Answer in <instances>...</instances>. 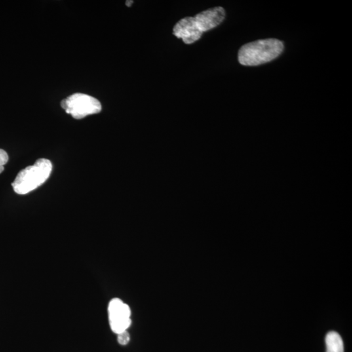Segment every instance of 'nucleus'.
Here are the masks:
<instances>
[{"mask_svg":"<svg viewBox=\"0 0 352 352\" xmlns=\"http://www.w3.org/2000/svg\"><path fill=\"white\" fill-rule=\"evenodd\" d=\"M61 105L67 114L77 119L100 113L102 110L101 103L97 99L81 93L71 95L63 100Z\"/></svg>","mask_w":352,"mask_h":352,"instance_id":"3","label":"nucleus"},{"mask_svg":"<svg viewBox=\"0 0 352 352\" xmlns=\"http://www.w3.org/2000/svg\"><path fill=\"white\" fill-rule=\"evenodd\" d=\"M52 164L49 160L38 159L33 165L21 170L12 183V188L18 195H26L41 186L49 178Z\"/></svg>","mask_w":352,"mask_h":352,"instance_id":"2","label":"nucleus"},{"mask_svg":"<svg viewBox=\"0 0 352 352\" xmlns=\"http://www.w3.org/2000/svg\"><path fill=\"white\" fill-rule=\"evenodd\" d=\"M326 352H344V345L340 335L336 332L328 333L326 337Z\"/></svg>","mask_w":352,"mask_h":352,"instance_id":"7","label":"nucleus"},{"mask_svg":"<svg viewBox=\"0 0 352 352\" xmlns=\"http://www.w3.org/2000/svg\"><path fill=\"white\" fill-rule=\"evenodd\" d=\"M133 1H126V5L127 6V7H130L132 4L133 3Z\"/></svg>","mask_w":352,"mask_h":352,"instance_id":"10","label":"nucleus"},{"mask_svg":"<svg viewBox=\"0 0 352 352\" xmlns=\"http://www.w3.org/2000/svg\"><path fill=\"white\" fill-rule=\"evenodd\" d=\"M108 311L110 326L113 332L118 334L129 328L131 324V312L130 307L121 299H112L109 303Z\"/></svg>","mask_w":352,"mask_h":352,"instance_id":"4","label":"nucleus"},{"mask_svg":"<svg viewBox=\"0 0 352 352\" xmlns=\"http://www.w3.org/2000/svg\"><path fill=\"white\" fill-rule=\"evenodd\" d=\"M130 341V335L127 331L117 334V342L121 345H126Z\"/></svg>","mask_w":352,"mask_h":352,"instance_id":"8","label":"nucleus"},{"mask_svg":"<svg viewBox=\"0 0 352 352\" xmlns=\"http://www.w3.org/2000/svg\"><path fill=\"white\" fill-rule=\"evenodd\" d=\"M9 161V156L5 151L0 149V174L3 172L4 166Z\"/></svg>","mask_w":352,"mask_h":352,"instance_id":"9","label":"nucleus"},{"mask_svg":"<svg viewBox=\"0 0 352 352\" xmlns=\"http://www.w3.org/2000/svg\"><path fill=\"white\" fill-rule=\"evenodd\" d=\"M225 10L221 7L212 8L197 14L195 16L200 30L206 32L218 26L225 20Z\"/></svg>","mask_w":352,"mask_h":352,"instance_id":"6","label":"nucleus"},{"mask_svg":"<svg viewBox=\"0 0 352 352\" xmlns=\"http://www.w3.org/2000/svg\"><path fill=\"white\" fill-rule=\"evenodd\" d=\"M283 50V43L279 40H258L245 44L240 48L238 60L244 66H257L275 60Z\"/></svg>","mask_w":352,"mask_h":352,"instance_id":"1","label":"nucleus"},{"mask_svg":"<svg viewBox=\"0 0 352 352\" xmlns=\"http://www.w3.org/2000/svg\"><path fill=\"white\" fill-rule=\"evenodd\" d=\"M173 34L179 39H182L187 45H191L199 40L203 32L198 26L195 18L185 17L181 19L175 25L173 29Z\"/></svg>","mask_w":352,"mask_h":352,"instance_id":"5","label":"nucleus"}]
</instances>
